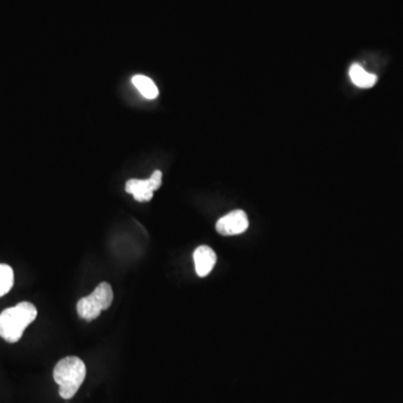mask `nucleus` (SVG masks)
I'll list each match as a JSON object with an SVG mask.
<instances>
[{"instance_id": "obj_1", "label": "nucleus", "mask_w": 403, "mask_h": 403, "mask_svg": "<svg viewBox=\"0 0 403 403\" xmlns=\"http://www.w3.org/2000/svg\"><path fill=\"white\" fill-rule=\"evenodd\" d=\"M37 317V309L31 302H19L0 314V337L8 343L21 339L25 329Z\"/></svg>"}, {"instance_id": "obj_2", "label": "nucleus", "mask_w": 403, "mask_h": 403, "mask_svg": "<svg viewBox=\"0 0 403 403\" xmlns=\"http://www.w3.org/2000/svg\"><path fill=\"white\" fill-rule=\"evenodd\" d=\"M86 367L82 359L76 357H67L61 359L54 367L55 382L60 387L61 398L70 400L78 392L86 379Z\"/></svg>"}, {"instance_id": "obj_3", "label": "nucleus", "mask_w": 403, "mask_h": 403, "mask_svg": "<svg viewBox=\"0 0 403 403\" xmlns=\"http://www.w3.org/2000/svg\"><path fill=\"white\" fill-rule=\"evenodd\" d=\"M114 302V292L108 282H102L86 297L81 298L76 305L79 317L84 321H94Z\"/></svg>"}, {"instance_id": "obj_4", "label": "nucleus", "mask_w": 403, "mask_h": 403, "mask_svg": "<svg viewBox=\"0 0 403 403\" xmlns=\"http://www.w3.org/2000/svg\"><path fill=\"white\" fill-rule=\"evenodd\" d=\"M163 183V173L154 171L153 175L146 181L129 179L126 184V191L131 194L138 201H148L153 199L154 191H157Z\"/></svg>"}, {"instance_id": "obj_5", "label": "nucleus", "mask_w": 403, "mask_h": 403, "mask_svg": "<svg viewBox=\"0 0 403 403\" xmlns=\"http://www.w3.org/2000/svg\"><path fill=\"white\" fill-rule=\"evenodd\" d=\"M215 228H217V233L225 235V237L241 234L248 230V217L246 212H243L241 209H235L229 214L221 217L220 220L217 221Z\"/></svg>"}, {"instance_id": "obj_6", "label": "nucleus", "mask_w": 403, "mask_h": 403, "mask_svg": "<svg viewBox=\"0 0 403 403\" xmlns=\"http://www.w3.org/2000/svg\"><path fill=\"white\" fill-rule=\"evenodd\" d=\"M195 272L201 278L209 276L217 264V254L209 246H201L194 251Z\"/></svg>"}, {"instance_id": "obj_7", "label": "nucleus", "mask_w": 403, "mask_h": 403, "mask_svg": "<svg viewBox=\"0 0 403 403\" xmlns=\"http://www.w3.org/2000/svg\"><path fill=\"white\" fill-rule=\"evenodd\" d=\"M349 78L355 86L362 89L372 88L377 81V75L367 73L359 64L352 65L349 69Z\"/></svg>"}, {"instance_id": "obj_8", "label": "nucleus", "mask_w": 403, "mask_h": 403, "mask_svg": "<svg viewBox=\"0 0 403 403\" xmlns=\"http://www.w3.org/2000/svg\"><path fill=\"white\" fill-rule=\"evenodd\" d=\"M132 83H134L136 89L139 91L140 94L142 96H145L146 99L151 100V99L157 98L158 94H159V91H158L155 82L151 79L148 78V76H145V75H134V78H132Z\"/></svg>"}, {"instance_id": "obj_9", "label": "nucleus", "mask_w": 403, "mask_h": 403, "mask_svg": "<svg viewBox=\"0 0 403 403\" xmlns=\"http://www.w3.org/2000/svg\"><path fill=\"white\" fill-rule=\"evenodd\" d=\"M14 286V272L11 266L0 264V297L11 292Z\"/></svg>"}]
</instances>
